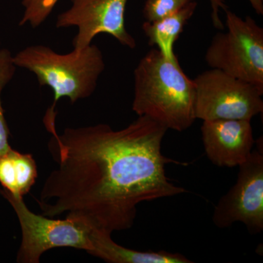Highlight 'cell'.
Instances as JSON below:
<instances>
[{"instance_id": "9", "label": "cell", "mask_w": 263, "mask_h": 263, "mask_svg": "<svg viewBox=\"0 0 263 263\" xmlns=\"http://www.w3.org/2000/svg\"><path fill=\"white\" fill-rule=\"evenodd\" d=\"M200 130L205 155L217 167H238L249 158L255 144L250 120L202 121Z\"/></svg>"}, {"instance_id": "5", "label": "cell", "mask_w": 263, "mask_h": 263, "mask_svg": "<svg viewBox=\"0 0 263 263\" xmlns=\"http://www.w3.org/2000/svg\"><path fill=\"white\" fill-rule=\"evenodd\" d=\"M1 193L14 209L22 228L17 262L38 263L46 251L58 247L83 249L88 253L92 250V227L71 218L53 219L38 215L29 210L23 197L13 196L5 190Z\"/></svg>"}, {"instance_id": "6", "label": "cell", "mask_w": 263, "mask_h": 263, "mask_svg": "<svg viewBox=\"0 0 263 263\" xmlns=\"http://www.w3.org/2000/svg\"><path fill=\"white\" fill-rule=\"evenodd\" d=\"M195 87L196 119H245L263 112V90L218 69L199 74Z\"/></svg>"}, {"instance_id": "18", "label": "cell", "mask_w": 263, "mask_h": 263, "mask_svg": "<svg viewBox=\"0 0 263 263\" xmlns=\"http://www.w3.org/2000/svg\"><path fill=\"white\" fill-rule=\"evenodd\" d=\"M0 45H1V41H0Z\"/></svg>"}, {"instance_id": "12", "label": "cell", "mask_w": 263, "mask_h": 263, "mask_svg": "<svg viewBox=\"0 0 263 263\" xmlns=\"http://www.w3.org/2000/svg\"><path fill=\"white\" fill-rule=\"evenodd\" d=\"M37 178V164L32 155L10 148L0 157V183L13 196L23 197Z\"/></svg>"}, {"instance_id": "17", "label": "cell", "mask_w": 263, "mask_h": 263, "mask_svg": "<svg viewBox=\"0 0 263 263\" xmlns=\"http://www.w3.org/2000/svg\"><path fill=\"white\" fill-rule=\"evenodd\" d=\"M257 14H263V0H248Z\"/></svg>"}, {"instance_id": "1", "label": "cell", "mask_w": 263, "mask_h": 263, "mask_svg": "<svg viewBox=\"0 0 263 263\" xmlns=\"http://www.w3.org/2000/svg\"><path fill=\"white\" fill-rule=\"evenodd\" d=\"M45 124L57 168L37 200L43 216L67 214L112 234L130 229L141 202L186 192L166 175V164L179 163L162 153L168 129L150 118L138 117L119 130L98 124L67 128L60 135L55 121Z\"/></svg>"}, {"instance_id": "15", "label": "cell", "mask_w": 263, "mask_h": 263, "mask_svg": "<svg viewBox=\"0 0 263 263\" xmlns=\"http://www.w3.org/2000/svg\"><path fill=\"white\" fill-rule=\"evenodd\" d=\"M192 0H146L143 7L145 22H152L174 14Z\"/></svg>"}, {"instance_id": "14", "label": "cell", "mask_w": 263, "mask_h": 263, "mask_svg": "<svg viewBox=\"0 0 263 263\" xmlns=\"http://www.w3.org/2000/svg\"><path fill=\"white\" fill-rule=\"evenodd\" d=\"M59 0H22L24 8L19 26L28 24L37 28L51 15Z\"/></svg>"}, {"instance_id": "2", "label": "cell", "mask_w": 263, "mask_h": 263, "mask_svg": "<svg viewBox=\"0 0 263 263\" xmlns=\"http://www.w3.org/2000/svg\"><path fill=\"white\" fill-rule=\"evenodd\" d=\"M195 105L193 80L179 61H170L157 48H152L135 69L133 111L167 129L183 132L196 120Z\"/></svg>"}, {"instance_id": "4", "label": "cell", "mask_w": 263, "mask_h": 263, "mask_svg": "<svg viewBox=\"0 0 263 263\" xmlns=\"http://www.w3.org/2000/svg\"><path fill=\"white\" fill-rule=\"evenodd\" d=\"M227 32L216 33L207 48L205 62L212 69L263 90V29L251 16L242 18L229 9Z\"/></svg>"}, {"instance_id": "10", "label": "cell", "mask_w": 263, "mask_h": 263, "mask_svg": "<svg viewBox=\"0 0 263 263\" xmlns=\"http://www.w3.org/2000/svg\"><path fill=\"white\" fill-rule=\"evenodd\" d=\"M92 250L89 254L110 263H191L183 254L160 252H139L114 242L111 234L94 228L91 235Z\"/></svg>"}, {"instance_id": "11", "label": "cell", "mask_w": 263, "mask_h": 263, "mask_svg": "<svg viewBox=\"0 0 263 263\" xmlns=\"http://www.w3.org/2000/svg\"><path fill=\"white\" fill-rule=\"evenodd\" d=\"M197 5V3L191 1L174 14L155 22H145L142 28L148 38V45L156 46L170 61H179L175 54V43L179 39L188 21L193 17Z\"/></svg>"}, {"instance_id": "3", "label": "cell", "mask_w": 263, "mask_h": 263, "mask_svg": "<svg viewBox=\"0 0 263 263\" xmlns=\"http://www.w3.org/2000/svg\"><path fill=\"white\" fill-rule=\"evenodd\" d=\"M13 59L16 67L34 73L41 86L51 88L53 104L48 110L51 112H55V105L62 98L74 103L91 96L105 67L103 53L92 44L68 53H59L42 45L31 46Z\"/></svg>"}, {"instance_id": "16", "label": "cell", "mask_w": 263, "mask_h": 263, "mask_svg": "<svg viewBox=\"0 0 263 263\" xmlns=\"http://www.w3.org/2000/svg\"><path fill=\"white\" fill-rule=\"evenodd\" d=\"M211 5H212V20L213 26L215 28L219 29V31L224 29V24L221 20L219 16L220 10H226L228 9V7L226 4L224 0H209Z\"/></svg>"}, {"instance_id": "7", "label": "cell", "mask_w": 263, "mask_h": 263, "mask_svg": "<svg viewBox=\"0 0 263 263\" xmlns=\"http://www.w3.org/2000/svg\"><path fill=\"white\" fill-rule=\"evenodd\" d=\"M255 143V149L238 166L236 182L214 208L212 221L217 228L241 222L252 234L263 230L262 138Z\"/></svg>"}, {"instance_id": "13", "label": "cell", "mask_w": 263, "mask_h": 263, "mask_svg": "<svg viewBox=\"0 0 263 263\" xmlns=\"http://www.w3.org/2000/svg\"><path fill=\"white\" fill-rule=\"evenodd\" d=\"M11 53L6 48L0 49V157L11 148L8 143L9 129L2 105V92L14 76L16 66Z\"/></svg>"}, {"instance_id": "8", "label": "cell", "mask_w": 263, "mask_h": 263, "mask_svg": "<svg viewBox=\"0 0 263 263\" xmlns=\"http://www.w3.org/2000/svg\"><path fill=\"white\" fill-rule=\"evenodd\" d=\"M128 0H72L68 10L57 17V28L76 27L74 49H84L100 33L110 34L123 46L134 49L135 38L125 25Z\"/></svg>"}]
</instances>
